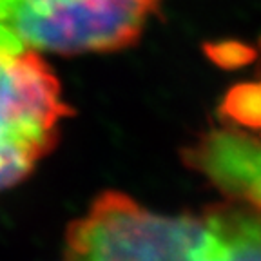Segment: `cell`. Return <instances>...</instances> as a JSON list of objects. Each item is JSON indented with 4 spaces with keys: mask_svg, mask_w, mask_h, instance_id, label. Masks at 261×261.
I'll return each instance as SVG.
<instances>
[{
    "mask_svg": "<svg viewBox=\"0 0 261 261\" xmlns=\"http://www.w3.org/2000/svg\"><path fill=\"white\" fill-rule=\"evenodd\" d=\"M62 261H261V212L230 201L162 214L106 191L67 227Z\"/></svg>",
    "mask_w": 261,
    "mask_h": 261,
    "instance_id": "cell-1",
    "label": "cell"
},
{
    "mask_svg": "<svg viewBox=\"0 0 261 261\" xmlns=\"http://www.w3.org/2000/svg\"><path fill=\"white\" fill-rule=\"evenodd\" d=\"M162 0H0V49L113 53L135 45Z\"/></svg>",
    "mask_w": 261,
    "mask_h": 261,
    "instance_id": "cell-2",
    "label": "cell"
},
{
    "mask_svg": "<svg viewBox=\"0 0 261 261\" xmlns=\"http://www.w3.org/2000/svg\"><path fill=\"white\" fill-rule=\"evenodd\" d=\"M71 114L40 53L0 49V192L24 181L53 151Z\"/></svg>",
    "mask_w": 261,
    "mask_h": 261,
    "instance_id": "cell-3",
    "label": "cell"
},
{
    "mask_svg": "<svg viewBox=\"0 0 261 261\" xmlns=\"http://www.w3.org/2000/svg\"><path fill=\"white\" fill-rule=\"evenodd\" d=\"M181 156L230 201L261 212V138L227 125L203 133Z\"/></svg>",
    "mask_w": 261,
    "mask_h": 261,
    "instance_id": "cell-4",
    "label": "cell"
},
{
    "mask_svg": "<svg viewBox=\"0 0 261 261\" xmlns=\"http://www.w3.org/2000/svg\"><path fill=\"white\" fill-rule=\"evenodd\" d=\"M220 114L228 125L261 133V78L234 86L225 94Z\"/></svg>",
    "mask_w": 261,
    "mask_h": 261,
    "instance_id": "cell-5",
    "label": "cell"
}]
</instances>
